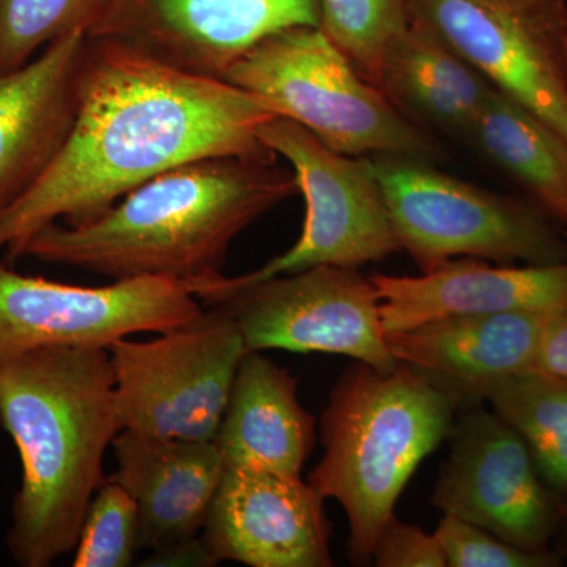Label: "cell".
<instances>
[{
    "instance_id": "603a6c76",
    "label": "cell",
    "mask_w": 567,
    "mask_h": 567,
    "mask_svg": "<svg viewBox=\"0 0 567 567\" xmlns=\"http://www.w3.org/2000/svg\"><path fill=\"white\" fill-rule=\"evenodd\" d=\"M112 0H0V74L31 62L71 32L91 35Z\"/></svg>"
},
{
    "instance_id": "7c38bea8",
    "label": "cell",
    "mask_w": 567,
    "mask_h": 567,
    "mask_svg": "<svg viewBox=\"0 0 567 567\" xmlns=\"http://www.w3.org/2000/svg\"><path fill=\"white\" fill-rule=\"evenodd\" d=\"M432 505L527 550H547L559 520L527 443L484 404L458 410Z\"/></svg>"
},
{
    "instance_id": "ffe728a7",
    "label": "cell",
    "mask_w": 567,
    "mask_h": 567,
    "mask_svg": "<svg viewBox=\"0 0 567 567\" xmlns=\"http://www.w3.org/2000/svg\"><path fill=\"white\" fill-rule=\"evenodd\" d=\"M379 85L406 115L466 136L492 91L480 71L412 14L385 52Z\"/></svg>"
},
{
    "instance_id": "6da1fadb",
    "label": "cell",
    "mask_w": 567,
    "mask_h": 567,
    "mask_svg": "<svg viewBox=\"0 0 567 567\" xmlns=\"http://www.w3.org/2000/svg\"><path fill=\"white\" fill-rule=\"evenodd\" d=\"M275 117L230 82L89 35L76 121L50 169L0 219V251H14L61 219L91 221L181 164L212 156L276 159L259 137Z\"/></svg>"
},
{
    "instance_id": "83f0119b",
    "label": "cell",
    "mask_w": 567,
    "mask_h": 567,
    "mask_svg": "<svg viewBox=\"0 0 567 567\" xmlns=\"http://www.w3.org/2000/svg\"><path fill=\"white\" fill-rule=\"evenodd\" d=\"M532 371L567 379V305L548 317Z\"/></svg>"
},
{
    "instance_id": "cb8c5ba5",
    "label": "cell",
    "mask_w": 567,
    "mask_h": 567,
    "mask_svg": "<svg viewBox=\"0 0 567 567\" xmlns=\"http://www.w3.org/2000/svg\"><path fill=\"white\" fill-rule=\"evenodd\" d=\"M319 28L379 85L385 52L409 24L410 0H319Z\"/></svg>"
},
{
    "instance_id": "d6986e66",
    "label": "cell",
    "mask_w": 567,
    "mask_h": 567,
    "mask_svg": "<svg viewBox=\"0 0 567 567\" xmlns=\"http://www.w3.org/2000/svg\"><path fill=\"white\" fill-rule=\"evenodd\" d=\"M297 390L289 369L262 352L245 353L215 436L226 468L301 476L317 431Z\"/></svg>"
},
{
    "instance_id": "30bf717a",
    "label": "cell",
    "mask_w": 567,
    "mask_h": 567,
    "mask_svg": "<svg viewBox=\"0 0 567 567\" xmlns=\"http://www.w3.org/2000/svg\"><path fill=\"white\" fill-rule=\"evenodd\" d=\"M204 311L189 287L159 278L87 287L18 274L0 264V368L44 347H110L164 333Z\"/></svg>"
},
{
    "instance_id": "5bb4252c",
    "label": "cell",
    "mask_w": 567,
    "mask_h": 567,
    "mask_svg": "<svg viewBox=\"0 0 567 567\" xmlns=\"http://www.w3.org/2000/svg\"><path fill=\"white\" fill-rule=\"evenodd\" d=\"M203 537L218 563L333 566L324 498L301 476L226 468Z\"/></svg>"
},
{
    "instance_id": "ba28073f",
    "label": "cell",
    "mask_w": 567,
    "mask_h": 567,
    "mask_svg": "<svg viewBox=\"0 0 567 567\" xmlns=\"http://www.w3.org/2000/svg\"><path fill=\"white\" fill-rule=\"evenodd\" d=\"M107 352L121 431L208 442L248 350L233 317L204 306L192 322L151 341L118 339Z\"/></svg>"
},
{
    "instance_id": "8fae6325",
    "label": "cell",
    "mask_w": 567,
    "mask_h": 567,
    "mask_svg": "<svg viewBox=\"0 0 567 567\" xmlns=\"http://www.w3.org/2000/svg\"><path fill=\"white\" fill-rule=\"evenodd\" d=\"M410 14L567 141L566 0H410Z\"/></svg>"
},
{
    "instance_id": "277c9868",
    "label": "cell",
    "mask_w": 567,
    "mask_h": 567,
    "mask_svg": "<svg viewBox=\"0 0 567 567\" xmlns=\"http://www.w3.org/2000/svg\"><path fill=\"white\" fill-rule=\"evenodd\" d=\"M456 410L406 365L380 372L354 361L328 395L323 456L308 483L349 520V558L369 565L380 532L421 462L450 436Z\"/></svg>"
},
{
    "instance_id": "7a4b0ae2",
    "label": "cell",
    "mask_w": 567,
    "mask_h": 567,
    "mask_svg": "<svg viewBox=\"0 0 567 567\" xmlns=\"http://www.w3.org/2000/svg\"><path fill=\"white\" fill-rule=\"evenodd\" d=\"M297 193L292 169L276 159H194L156 175L91 221L48 224L7 257L112 281L167 279L196 293L223 278L235 238Z\"/></svg>"
},
{
    "instance_id": "5b68a950",
    "label": "cell",
    "mask_w": 567,
    "mask_h": 567,
    "mask_svg": "<svg viewBox=\"0 0 567 567\" xmlns=\"http://www.w3.org/2000/svg\"><path fill=\"white\" fill-rule=\"evenodd\" d=\"M251 93L279 117L350 156L402 155L434 159L439 145L354 69L319 25H298L267 37L223 76Z\"/></svg>"
},
{
    "instance_id": "3957f363",
    "label": "cell",
    "mask_w": 567,
    "mask_h": 567,
    "mask_svg": "<svg viewBox=\"0 0 567 567\" xmlns=\"http://www.w3.org/2000/svg\"><path fill=\"white\" fill-rule=\"evenodd\" d=\"M0 425L22 466L7 550L18 566L50 567L76 547L121 432L106 347H44L3 364Z\"/></svg>"
},
{
    "instance_id": "44dd1931",
    "label": "cell",
    "mask_w": 567,
    "mask_h": 567,
    "mask_svg": "<svg viewBox=\"0 0 567 567\" xmlns=\"http://www.w3.org/2000/svg\"><path fill=\"white\" fill-rule=\"evenodd\" d=\"M468 136L532 203L567 226V141L561 134L492 87Z\"/></svg>"
},
{
    "instance_id": "8992f818",
    "label": "cell",
    "mask_w": 567,
    "mask_h": 567,
    "mask_svg": "<svg viewBox=\"0 0 567 567\" xmlns=\"http://www.w3.org/2000/svg\"><path fill=\"white\" fill-rule=\"evenodd\" d=\"M402 251L421 274L456 257L495 264L567 262L561 223L535 203L487 192L423 159L369 156Z\"/></svg>"
},
{
    "instance_id": "484cf974",
    "label": "cell",
    "mask_w": 567,
    "mask_h": 567,
    "mask_svg": "<svg viewBox=\"0 0 567 567\" xmlns=\"http://www.w3.org/2000/svg\"><path fill=\"white\" fill-rule=\"evenodd\" d=\"M447 567H551L559 561L548 550L513 546L487 529L443 514L435 529Z\"/></svg>"
},
{
    "instance_id": "52a82bcc",
    "label": "cell",
    "mask_w": 567,
    "mask_h": 567,
    "mask_svg": "<svg viewBox=\"0 0 567 567\" xmlns=\"http://www.w3.org/2000/svg\"><path fill=\"white\" fill-rule=\"evenodd\" d=\"M265 147L289 163L303 194L306 218L292 248L259 270L234 276L199 290L207 303L227 290L319 265L358 268L402 251L385 197L369 156L331 151L297 122L275 117L259 130Z\"/></svg>"
},
{
    "instance_id": "4316f807",
    "label": "cell",
    "mask_w": 567,
    "mask_h": 567,
    "mask_svg": "<svg viewBox=\"0 0 567 567\" xmlns=\"http://www.w3.org/2000/svg\"><path fill=\"white\" fill-rule=\"evenodd\" d=\"M372 561L379 567H447L445 551L434 535L393 516L377 539Z\"/></svg>"
},
{
    "instance_id": "e0dca14e",
    "label": "cell",
    "mask_w": 567,
    "mask_h": 567,
    "mask_svg": "<svg viewBox=\"0 0 567 567\" xmlns=\"http://www.w3.org/2000/svg\"><path fill=\"white\" fill-rule=\"evenodd\" d=\"M385 334L447 317L551 311L567 305V262L487 264L466 257L417 276H371Z\"/></svg>"
},
{
    "instance_id": "d4e9b609",
    "label": "cell",
    "mask_w": 567,
    "mask_h": 567,
    "mask_svg": "<svg viewBox=\"0 0 567 567\" xmlns=\"http://www.w3.org/2000/svg\"><path fill=\"white\" fill-rule=\"evenodd\" d=\"M74 548V567H128L141 550L136 503L111 477L93 495Z\"/></svg>"
},
{
    "instance_id": "ac0fdd59",
    "label": "cell",
    "mask_w": 567,
    "mask_h": 567,
    "mask_svg": "<svg viewBox=\"0 0 567 567\" xmlns=\"http://www.w3.org/2000/svg\"><path fill=\"white\" fill-rule=\"evenodd\" d=\"M111 476L140 513L141 547L153 550L203 535L226 465L215 440L166 439L121 431Z\"/></svg>"
},
{
    "instance_id": "9a60e30c",
    "label": "cell",
    "mask_w": 567,
    "mask_h": 567,
    "mask_svg": "<svg viewBox=\"0 0 567 567\" xmlns=\"http://www.w3.org/2000/svg\"><path fill=\"white\" fill-rule=\"evenodd\" d=\"M89 35L71 32L0 74V219L55 162L80 107Z\"/></svg>"
},
{
    "instance_id": "7402d4cb",
    "label": "cell",
    "mask_w": 567,
    "mask_h": 567,
    "mask_svg": "<svg viewBox=\"0 0 567 567\" xmlns=\"http://www.w3.org/2000/svg\"><path fill=\"white\" fill-rule=\"evenodd\" d=\"M486 402L527 443L547 487L566 495L567 379L522 372L495 383Z\"/></svg>"
},
{
    "instance_id": "9c48e42d",
    "label": "cell",
    "mask_w": 567,
    "mask_h": 567,
    "mask_svg": "<svg viewBox=\"0 0 567 567\" xmlns=\"http://www.w3.org/2000/svg\"><path fill=\"white\" fill-rule=\"evenodd\" d=\"M203 306L233 317L248 352L344 354L380 372L398 365L375 286L358 268L319 265L227 290Z\"/></svg>"
},
{
    "instance_id": "4fadbf2b",
    "label": "cell",
    "mask_w": 567,
    "mask_h": 567,
    "mask_svg": "<svg viewBox=\"0 0 567 567\" xmlns=\"http://www.w3.org/2000/svg\"><path fill=\"white\" fill-rule=\"evenodd\" d=\"M319 24V0H112L91 37L123 41L175 69L223 80L267 37Z\"/></svg>"
},
{
    "instance_id": "2e32d148",
    "label": "cell",
    "mask_w": 567,
    "mask_h": 567,
    "mask_svg": "<svg viewBox=\"0 0 567 567\" xmlns=\"http://www.w3.org/2000/svg\"><path fill=\"white\" fill-rule=\"evenodd\" d=\"M551 311L447 317L385 334L398 363L445 395L454 410L486 402L507 377L532 371Z\"/></svg>"
},
{
    "instance_id": "f1b7e54d",
    "label": "cell",
    "mask_w": 567,
    "mask_h": 567,
    "mask_svg": "<svg viewBox=\"0 0 567 567\" xmlns=\"http://www.w3.org/2000/svg\"><path fill=\"white\" fill-rule=\"evenodd\" d=\"M218 565L203 536L177 540L167 546L153 548L141 566L151 567H212Z\"/></svg>"
}]
</instances>
